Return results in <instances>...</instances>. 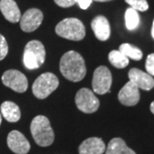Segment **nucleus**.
<instances>
[{
	"label": "nucleus",
	"instance_id": "f257e3e1",
	"mask_svg": "<svg viewBox=\"0 0 154 154\" xmlns=\"http://www.w3.org/2000/svg\"><path fill=\"white\" fill-rule=\"evenodd\" d=\"M60 71L67 80L78 82H81L87 74L85 61L81 54L75 51H69L61 57Z\"/></svg>",
	"mask_w": 154,
	"mask_h": 154
},
{
	"label": "nucleus",
	"instance_id": "f03ea898",
	"mask_svg": "<svg viewBox=\"0 0 154 154\" xmlns=\"http://www.w3.org/2000/svg\"><path fill=\"white\" fill-rule=\"evenodd\" d=\"M30 131L34 141L39 146H49L54 141V132L49 119L45 116H37L30 125Z\"/></svg>",
	"mask_w": 154,
	"mask_h": 154
},
{
	"label": "nucleus",
	"instance_id": "7ed1b4c3",
	"mask_svg": "<svg viewBox=\"0 0 154 154\" xmlns=\"http://www.w3.org/2000/svg\"><path fill=\"white\" fill-rule=\"evenodd\" d=\"M55 31L58 36L74 41H80L86 35L83 23L77 18L63 19L56 26Z\"/></svg>",
	"mask_w": 154,
	"mask_h": 154
},
{
	"label": "nucleus",
	"instance_id": "20e7f679",
	"mask_svg": "<svg viewBox=\"0 0 154 154\" xmlns=\"http://www.w3.org/2000/svg\"><path fill=\"white\" fill-rule=\"evenodd\" d=\"M45 60L44 45L38 40H31L26 45L23 53V63L28 69H38Z\"/></svg>",
	"mask_w": 154,
	"mask_h": 154
},
{
	"label": "nucleus",
	"instance_id": "39448f33",
	"mask_svg": "<svg viewBox=\"0 0 154 154\" xmlns=\"http://www.w3.org/2000/svg\"><path fill=\"white\" fill-rule=\"evenodd\" d=\"M59 85L58 78L52 73H44L34 81L32 87L33 95L39 99L47 98Z\"/></svg>",
	"mask_w": 154,
	"mask_h": 154
},
{
	"label": "nucleus",
	"instance_id": "423d86ee",
	"mask_svg": "<svg viewBox=\"0 0 154 154\" xmlns=\"http://www.w3.org/2000/svg\"><path fill=\"white\" fill-rule=\"evenodd\" d=\"M75 105L77 108L84 113H94L99 107V100L90 89L83 88L75 95Z\"/></svg>",
	"mask_w": 154,
	"mask_h": 154
},
{
	"label": "nucleus",
	"instance_id": "0eeeda50",
	"mask_svg": "<svg viewBox=\"0 0 154 154\" xmlns=\"http://www.w3.org/2000/svg\"><path fill=\"white\" fill-rule=\"evenodd\" d=\"M112 84V75L110 69L105 66L98 67L94 73L93 88L98 94H105L110 92Z\"/></svg>",
	"mask_w": 154,
	"mask_h": 154
},
{
	"label": "nucleus",
	"instance_id": "6e6552de",
	"mask_svg": "<svg viewBox=\"0 0 154 154\" xmlns=\"http://www.w3.org/2000/svg\"><path fill=\"white\" fill-rule=\"evenodd\" d=\"M2 82L17 93H24L28 89L27 77L17 69H9L5 72L2 75Z\"/></svg>",
	"mask_w": 154,
	"mask_h": 154
},
{
	"label": "nucleus",
	"instance_id": "1a4fd4ad",
	"mask_svg": "<svg viewBox=\"0 0 154 154\" xmlns=\"http://www.w3.org/2000/svg\"><path fill=\"white\" fill-rule=\"evenodd\" d=\"M43 13L38 9L32 8L26 11L20 19V27L22 31L31 33L35 31L43 22Z\"/></svg>",
	"mask_w": 154,
	"mask_h": 154
},
{
	"label": "nucleus",
	"instance_id": "9d476101",
	"mask_svg": "<svg viewBox=\"0 0 154 154\" xmlns=\"http://www.w3.org/2000/svg\"><path fill=\"white\" fill-rule=\"evenodd\" d=\"M7 145L16 154H27L31 147L26 137L17 130H13L8 134Z\"/></svg>",
	"mask_w": 154,
	"mask_h": 154
},
{
	"label": "nucleus",
	"instance_id": "9b49d317",
	"mask_svg": "<svg viewBox=\"0 0 154 154\" xmlns=\"http://www.w3.org/2000/svg\"><path fill=\"white\" fill-rule=\"evenodd\" d=\"M140 98L139 88L131 82H127L118 93V99L121 104L126 106H134L137 105Z\"/></svg>",
	"mask_w": 154,
	"mask_h": 154
},
{
	"label": "nucleus",
	"instance_id": "f8f14e48",
	"mask_svg": "<svg viewBox=\"0 0 154 154\" xmlns=\"http://www.w3.org/2000/svg\"><path fill=\"white\" fill-rule=\"evenodd\" d=\"M129 81L133 82L139 89L149 91L154 88V79L152 75L142 70L133 68L128 71Z\"/></svg>",
	"mask_w": 154,
	"mask_h": 154
},
{
	"label": "nucleus",
	"instance_id": "ddd939ff",
	"mask_svg": "<svg viewBox=\"0 0 154 154\" xmlns=\"http://www.w3.org/2000/svg\"><path fill=\"white\" fill-rule=\"evenodd\" d=\"M105 151V142L99 137L88 138L79 146L80 154H103Z\"/></svg>",
	"mask_w": 154,
	"mask_h": 154
},
{
	"label": "nucleus",
	"instance_id": "4468645a",
	"mask_svg": "<svg viewBox=\"0 0 154 154\" xmlns=\"http://www.w3.org/2000/svg\"><path fill=\"white\" fill-rule=\"evenodd\" d=\"M91 27L96 38L99 40L105 41L110 38V23L108 22L107 18L104 16H98L94 18L91 23Z\"/></svg>",
	"mask_w": 154,
	"mask_h": 154
},
{
	"label": "nucleus",
	"instance_id": "2eb2a0df",
	"mask_svg": "<svg viewBox=\"0 0 154 154\" xmlns=\"http://www.w3.org/2000/svg\"><path fill=\"white\" fill-rule=\"evenodd\" d=\"M0 11L7 21L12 23L20 22L21 11L14 0H1Z\"/></svg>",
	"mask_w": 154,
	"mask_h": 154
},
{
	"label": "nucleus",
	"instance_id": "dca6fc26",
	"mask_svg": "<svg viewBox=\"0 0 154 154\" xmlns=\"http://www.w3.org/2000/svg\"><path fill=\"white\" fill-rule=\"evenodd\" d=\"M1 114L6 121L17 122L21 118V110L19 106L11 101H5L0 107Z\"/></svg>",
	"mask_w": 154,
	"mask_h": 154
},
{
	"label": "nucleus",
	"instance_id": "f3484780",
	"mask_svg": "<svg viewBox=\"0 0 154 154\" xmlns=\"http://www.w3.org/2000/svg\"><path fill=\"white\" fill-rule=\"evenodd\" d=\"M105 154H136L134 151L130 149L121 138H113L110 140Z\"/></svg>",
	"mask_w": 154,
	"mask_h": 154
},
{
	"label": "nucleus",
	"instance_id": "a211bd4d",
	"mask_svg": "<svg viewBox=\"0 0 154 154\" xmlns=\"http://www.w3.org/2000/svg\"><path fill=\"white\" fill-rule=\"evenodd\" d=\"M119 51H121L128 58H131L135 61H140L143 57V53L140 50L137 48L136 46H134L132 45L128 44V43L122 44L119 47Z\"/></svg>",
	"mask_w": 154,
	"mask_h": 154
},
{
	"label": "nucleus",
	"instance_id": "6ab92c4d",
	"mask_svg": "<svg viewBox=\"0 0 154 154\" xmlns=\"http://www.w3.org/2000/svg\"><path fill=\"white\" fill-rule=\"evenodd\" d=\"M109 61L116 69H124L128 65V58L119 51H111L109 53Z\"/></svg>",
	"mask_w": 154,
	"mask_h": 154
},
{
	"label": "nucleus",
	"instance_id": "aec40b11",
	"mask_svg": "<svg viewBox=\"0 0 154 154\" xmlns=\"http://www.w3.org/2000/svg\"><path fill=\"white\" fill-rule=\"evenodd\" d=\"M140 24V16L138 11L131 7L127 9L125 12V25L128 30H134Z\"/></svg>",
	"mask_w": 154,
	"mask_h": 154
},
{
	"label": "nucleus",
	"instance_id": "412c9836",
	"mask_svg": "<svg viewBox=\"0 0 154 154\" xmlns=\"http://www.w3.org/2000/svg\"><path fill=\"white\" fill-rule=\"evenodd\" d=\"M127 4L136 11H146L148 10L149 5L146 0H125Z\"/></svg>",
	"mask_w": 154,
	"mask_h": 154
},
{
	"label": "nucleus",
	"instance_id": "4be33fe9",
	"mask_svg": "<svg viewBox=\"0 0 154 154\" xmlns=\"http://www.w3.org/2000/svg\"><path fill=\"white\" fill-rule=\"evenodd\" d=\"M8 51H9V47L5 38L0 33V61L3 60L7 56Z\"/></svg>",
	"mask_w": 154,
	"mask_h": 154
},
{
	"label": "nucleus",
	"instance_id": "5701e85b",
	"mask_svg": "<svg viewBox=\"0 0 154 154\" xmlns=\"http://www.w3.org/2000/svg\"><path fill=\"white\" fill-rule=\"evenodd\" d=\"M146 69L147 74L154 76V53H151L147 56L146 61Z\"/></svg>",
	"mask_w": 154,
	"mask_h": 154
},
{
	"label": "nucleus",
	"instance_id": "b1692460",
	"mask_svg": "<svg viewBox=\"0 0 154 154\" xmlns=\"http://www.w3.org/2000/svg\"><path fill=\"white\" fill-rule=\"evenodd\" d=\"M77 0H54L56 4L62 8H69L75 5Z\"/></svg>",
	"mask_w": 154,
	"mask_h": 154
},
{
	"label": "nucleus",
	"instance_id": "393cba45",
	"mask_svg": "<svg viewBox=\"0 0 154 154\" xmlns=\"http://www.w3.org/2000/svg\"><path fill=\"white\" fill-rule=\"evenodd\" d=\"M92 2H93V0H77L76 1L80 8L82 10H87L88 7L91 5Z\"/></svg>",
	"mask_w": 154,
	"mask_h": 154
},
{
	"label": "nucleus",
	"instance_id": "a878e982",
	"mask_svg": "<svg viewBox=\"0 0 154 154\" xmlns=\"http://www.w3.org/2000/svg\"><path fill=\"white\" fill-rule=\"evenodd\" d=\"M150 110L154 114V101L153 102H152V104H151V106H150Z\"/></svg>",
	"mask_w": 154,
	"mask_h": 154
},
{
	"label": "nucleus",
	"instance_id": "bb28decb",
	"mask_svg": "<svg viewBox=\"0 0 154 154\" xmlns=\"http://www.w3.org/2000/svg\"><path fill=\"white\" fill-rule=\"evenodd\" d=\"M152 36L154 38V21L153 23H152Z\"/></svg>",
	"mask_w": 154,
	"mask_h": 154
},
{
	"label": "nucleus",
	"instance_id": "cd10ccee",
	"mask_svg": "<svg viewBox=\"0 0 154 154\" xmlns=\"http://www.w3.org/2000/svg\"><path fill=\"white\" fill-rule=\"evenodd\" d=\"M96 2H108V1H111V0H94Z\"/></svg>",
	"mask_w": 154,
	"mask_h": 154
},
{
	"label": "nucleus",
	"instance_id": "c85d7f7f",
	"mask_svg": "<svg viewBox=\"0 0 154 154\" xmlns=\"http://www.w3.org/2000/svg\"><path fill=\"white\" fill-rule=\"evenodd\" d=\"M1 122H2V116L0 114V125H1Z\"/></svg>",
	"mask_w": 154,
	"mask_h": 154
}]
</instances>
